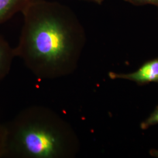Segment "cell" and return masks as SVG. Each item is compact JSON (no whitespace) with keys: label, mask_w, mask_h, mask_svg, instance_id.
<instances>
[{"label":"cell","mask_w":158,"mask_h":158,"mask_svg":"<svg viewBox=\"0 0 158 158\" xmlns=\"http://www.w3.org/2000/svg\"><path fill=\"white\" fill-rule=\"evenodd\" d=\"M23 24L14 48L40 79H59L73 73L85 44V29L68 6L48 0H28L21 10Z\"/></svg>","instance_id":"6da1fadb"},{"label":"cell","mask_w":158,"mask_h":158,"mask_svg":"<svg viewBox=\"0 0 158 158\" xmlns=\"http://www.w3.org/2000/svg\"><path fill=\"white\" fill-rule=\"evenodd\" d=\"M4 125L2 158H72L79 152L72 125L49 108H26Z\"/></svg>","instance_id":"7a4b0ae2"},{"label":"cell","mask_w":158,"mask_h":158,"mask_svg":"<svg viewBox=\"0 0 158 158\" xmlns=\"http://www.w3.org/2000/svg\"><path fill=\"white\" fill-rule=\"evenodd\" d=\"M109 76L111 79H127L139 83L158 82V59L145 63L134 73L118 74L110 72Z\"/></svg>","instance_id":"3957f363"},{"label":"cell","mask_w":158,"mask_h":158,"mask_svg":"<svg viewBox=\"0 0 158 158\" xmlns=\"http://www.w3.org/2000/svg\"><path fill=\"white\" fill-rule=\"evenodd\" d=\"M15 57L14 49L0 36V81L10 73L12 61Z\"/></svg>","instance_id":"277c9868"},{"label":"cell","mask_w":158,"mask_h":158,"mask_svg":"<svg viewBox=\"0 0 158 158\" xmlns=\"http://www.w3.org/2000/svg\"><path fill=\"white\" fill-rule=\"evenodd\" d=\"M28 0H0V24L21 11Z\"/></svg>","instance_id":"5b68a950"},{"label":"cell","mask_w":158,"mask_h":158,"mask_svg":"<svg viewBox=\"0 0 158 158\" xmlns=\"http://www.w3.org/2000/svg\"><path fill=\"white\" fill-rule=\"evenodd\" d=\"M125 2L134 6H141L152 5L158 8V0H124Z\"/></svg>","instance_id":"8992f818"},{"label":"cell","mask_w":158,"mask_h":158,"mask_svg":"<svg viewBox=\"0 0 158 158\" xmlns=\"http://www.w3.org/2000/svg\"><path fill=\"white\" fill-rule=\"evenodd\" d=\"M158 124V110L152 114L147 120L142 124V129H145L153 125Z\"/></svg>","instance_id":"52a82bcc"},{"label":"cell","mask_w":158,"mask_h":158,"mask_svg":"<svg viewBox=\"0 0 158 158\" xmlns=\"http://www.w3.org/2000/svg\"><path fill=\"white\" fill-rule=\"evenodd\" d=\"M5 141L4 125L0 123V158H2Z\"/></svg>","instance_id":"ba28073f"},{"label":"cell","mask_w":158,"mask_h":158,"mask_svg":"<svg viewBox=\"0 0 158 158\" xmlns=\"http://www.w3.org/2000/svg\"><path fill=\"white\" fill-rule=\"evenodd\" d=\"M82 1H87V2H90L92 3H94L98 5H101L102 3L103 2L104 0H82Z\"/></svg>","instance_id":"9c48e42d"},{"label":"cell","mask_w":158,"mask_h":158,"mask_svg":"<svg viewBox=\"0 0 158 158\" xmlns=\"http://www.w3.org/2000/svg\"><path fill=\"white\" fill-rule=\"evenodd\" d=\"M151 155H152L153 156L158 158V151L153 150V151L151 152Z\"/></svg>","instance_id":"30bf717a"}]
</instances>
